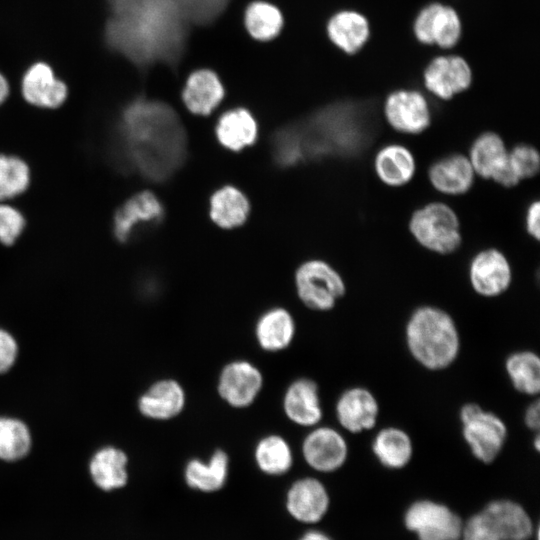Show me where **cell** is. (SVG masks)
<instances>
[{"label": "cell", "instance_id": "obj_1", "mask_svg": "<svg viewBox=\"0 0 540 540\" xmlns=\"http://www.w3.org/2000/svg\"><path fill=\"white\" fill-rule=\"evenodd\" d=\"M109 151L122 171L162 182L185 161L187 137L179 117L169 106L137 98L120 111L112 128Z\"/></svg>", "mask_w": 540, "mask_h": 540}, {"label": "cell", "instance_id": "obj_2", "mask_svg": "<svg viewBox=\"0 0 540 540\" xmlns=\"http://www.w3.org/2000/svg\"><path fill=\"white\" fill-rule=\"evenodd\" d=\"M107 47L137 65L171 55L181 38L179 0H106Z\"/></svg>", "mask_w": 540, "mask_h": 540}, {"label": "cell", "instance_id": "obj_3", "mask_svg": "<svg viewBox=\"0 0 540 540\" xmlns=\"http://www.w3.org/2000/svg\"><path fill=\"white\" fill-rule=\"evenodd\" d=\"M404 340L414 361L429 371L449 368L461 351L456 321L435 305H421L410 313L405 323Z\"/></svg>", "mask_w": 540, "mask_h": 540}, {"label": "cell", "instance_id": "obj_4", "mask_svg": "<svg viewBox=\"0 0 540 540\" xmlns=\"http://www.w3.org/2000/svg\"><path fill=\"white\" fill-rule=\"evenodd\" d=\"M408 227L420 246L436 254H451L462 242L459 218L452 207L443 202H430L416 209Z\"/></svg>", "mask_w": 540, "mask_h": 540}, {"label": "cell", "instance_id": "obj_5", "mask_svg": "<svg viewBox=\"0 0 540 540\" xmlns=\"http://www.w3.org/2000/svg\"><path fill=\"white\" fill-rule=\"evenodd\" d=\"M461 434L471 454L490 464L501 454L508 439V427L496 413L475 402H467L459 410Z\"/></svg>", "mask_w": 540, "mask_h": 540}, {"label": "cell", "instance_id": "obj_6", "mask_svg": "<svg viewBox=\"0 0 540 540\" xmlns=\"http://www.w3.org/2000/svg\"><path fill=\"white\" fill-rule=\"evenodd\" d=\"M298 297L308 308L329 311L345 295L346 285L340 273L322 260H310L296 271Z\"/></svg>", "mask_w": 540, "mask_h": 540}, {"label": "cell", "instance_id": "obj_7", "mask_svg": "<svg viewBox=\"0 0 540 540\" xmlns=\"http://www.w3.org/2000/svg\"><path fill=\"white\" fill-rule=\"evenodd\" d=\"M383 113L389 126L406 135H418L431 124V110L425 96L410 89H398L386 97Z\"/></svg>", "mask_w": 540, "mask_h": 540}, {"label": "cell", "instance_id": "obj_8", "mask_svg": "<svg viewBox=\"0 0 540 540\" xmlns=\"http://www.w3.org/2000/svg\"><path fill=\"white\" fill-rule=\"evenodd\" d=\"M405 524L417 533L419 540H458L463 528L461 519L449 508L429 500L412 504Z\"/></svg>", "mask_w": 540, "mask_h": 540}, {"label": "cell", "instance_id": "obj_9", "mask_svg": "<svg viewBox=\"0 0 540 540\" xmlns=\"http://www.w3.org/2000/svg\"><path fill=\"white\" fill-rule=\"evenodd\" d=\"M163 217L164 208L159 199L152 192L143 191L132 196L117 209L113 232L118 241L126 243L140 232L160 224Z\"/></svg>", "mask_w": 540, "mask_h": 540}, {"label": "cell", "instance_id": "obj_10", "mask_svg": "<svg viewBox=\"0 0 540 540\" xmlns=\"http://www.w3.org/2000/svg\"><path fill=\"white\" fill-rule=\"evenodd\" d=\"M468 277L473 291L485 298L504 294L513 279L507 257L496 248L481 250L471 259Z\"/></svg>", "mask_w": 540, "mask_h": 540}, {"label": "cell", "instance_id": "obj_11", "mask_svg": "<svg viewBox=\"0 0 540 540\" xmlns=\"http://www.w3.org/2000/svg\"><path fill=\"white\" fill-rule=\"evenodd\" d=\"M306 463L319 472H333L348 459L349 445L344 435L330 426H315L303 439Z\"/></svg>", "mask_w": 540, "mask_h": 540}, {"label": "cell", "instance_id": "obj_12", "mask_svg": "<svg viewBox=\"0 0 540 540\" xmlns=\"http://www.w3.org/2000/svg\"><path fill=\"white\" fill-rule=\"evenodd\" d=\"M413 31L423 44L451 48L460 39L461 21L452 7L433 2L420 9L414 20Z\"/></svg>", "mask_w": 540, "mask_h": 540}, {"label": "cell", "instance_id": "obj_13", "mask_svg": "<svg viewBox=\"0 0 540 540\" xmlns=\"http://www.w3.org/2000/svg\"><path fill=\"white\" fill-rule=\"evenodd\" d=\"M338 424L347 432L359 434L372 430L380 415V404L374 393L364 386L345 389L335 403Z\"/></svg>", "mask_w": 540, "mask_h": 540}, {"label": "cell", "instance_id": "obj_14", "mask_svg": "<svg viewBox=\"0 0 540 540\" xmlns=\"http://www.w3.org/2000/svg\"><path fill=\"white\" fill-rule=\"evenodd\" d=\"M426 89L442 100H449L467 90L472 82V71L460 56H438L423 73Z\"/></svg>", "mask_w": 540, "mask_h": 540}, {"label": "cell", "instance_id": "obj_15", "mask_svg": "<svg viewBox=\"0 0 540 540\" xmlns=\"http://www.w3.org/2000/svg\"><path fill=\"white\" fill-rule=\"evenodd\" d=\"M263 385L260 370L245 360L228 363L221 371L218 381L220 397L234 408L250 406Z\"/></svg>", "mask_w": 540, "mask_h": 540}, {"label": "cell", "instance_id": "obj_16", "mask_svg": "<svg viewBox=\"0 0 540 540\" xmlns=\"http://www.w3.org/2000/svg\"><path fill=\"white\" fill-rule=\"evenodd\" d=\"M21 91L29 104L48 109L61 106L68 95L66 84L55 76L52 67L45 62H36L26 70Z\"/></svg>", "mask_w": 540, "mask_h": 540}, {"label": "cell", "instance_id": "obj_17", "mask_svg": "<svg viewBox=\"0 0 540 540\" xmlns=\"http://www.w3.org/2000/svg\"><path fill=\"white\" fill-rule=\"evenodd\" d=\"M475 172L467 156L454 153L433 162L428 169L432 187L445 195L467 193L475 181Z\"/></svg>", "mask_w": 540, "mask_h": 540}, {"label": "cell", "instance_id": "obj_18", "mask_svg": "<svg viewBox=\"0 0 540 540\" xmlns=\"http://www.w3.org/2000/svg\"><path fill=\"white\" fill-rule=\"evenodd\" d=\"M283 408L293 423L303 427L317 426L323 417L317 383L309 378L293 381L284 394Z\"/></svg>", "mask_w": 540, "mask_h": 540}, {"label": "cell", "instance_id": "obj_19", "mask_svg": "<svg viewBox=\"0 0 540 540\" xmlns=\"http://www.w3.org/2000/svg\"><path fill=\"white\" fill-rule=\"evenodd\" d=\"M480 515L499 540H527L532 533L526 511L512 501H493Z\"/></svg>", "mask_w": 540, "mask_h": 540}, {"label": "cell", "instance_id": "obj_20", "mask_svg": "<svg viewBox=\"0 0 540 540\" xmlns=\"http://www.w3.org/2000/svg\"><path fill=\"white\" fill-rule=\"evenodd\" d=\"M329 496L325 486L317 479L306 477L295 481L287 493L286 506L297 520L314 523L327 511Z\"/></svg>", "mask_w": 540, "mask_h": 540}, {"label": "cell", "instance_id": "obj_21", "mask_svg": "<svg viewBox=\"0 0 540 540\" xmlns=\"http://www.w3.org/2000/svg\"><path fill=\"white\" fill-rule=\"evenodd\" d=\"M185 391L173 379L155 382L139 399L140 412L154 420H168L176 417L184 409Z\"/></svg>", "mask_w": 540, "mask_h": 540}, {"label": "cell", "instance_id": "obj_22", "mask_svg": "<svg viewBox=\"0 0 540 540\" xmlns=\"http://www.w3.org/2000/svg\"><path fill=\"white\" fill-rule=\"evenodd\" d=\"M374 170L383 184L402 187L413 179L416 161L406 146L391 143L381 147L375 154Z\"/></svg>", "mask_w": 540, "mask_h": 540}, {"label": "cell", "instance_id": "obj_23", "mask_svg": "<svg viewBox=\"0 0 540 540\" xmlns=\"http://www.w3.org/2000/svg\"><path fill=\"white\" fill-rule=\"evenodd\" d=\"M223 97L224 88L219 77L208 69L191 73L182 92L185 106L197 115L210 114Z\"/></svg>", "mask_w": 540, "mask_h": 540}, {"label": "cell", "instance_id": "obj_24", "mask_svg": "<svg viewBox=\"0 0 540 540\" xmlns=\"http://www.w3.org/2000/svg\"><path fill=\"white\" fill-rule=\"evenodd\" d=\"M371 450L378 462L388 469H402L412 460L414 444L411 436L397 426H386L376 432Z\"/></svg>", "mask_w": 540, "mask_h": 540}, {"label": "cell", "instance_id": "obj_25", "mask_svg": "<svg viewBox=\"0 0 540 540\" xmlns=\"http://www.w3.org/2000/svg\"><path fill=\"white\" fill-rule=\"evenodd\" d=\"M467 157L476 175L493 180L507 163L508 149L499 134L487 131L475 138Z\"/></svg>", "mask_w": 540, "mask_h": 540}, {"label": "cell", "instance_id": "obj_26", "mask_svg": "<svg viewBox=\"0 0 540 540\" xmlns=\"http://www.w3.org/2000/svg\"><path fill=\"white\" fill-rule=\"evenodd\" d=\"M330 40L347 54L357 53L367 42L370 29L367 19L350 10L334 14L327 23Z\"/></svg>", "mask_w": 540, "mask_h": 540}, {"label": "cell", "instance_id": "obj_27", "mask_svg": "<svg viewBox=\"0 0 540 540\" xmlns=\"http://www.w3.org/2000/svg\"><path fill=\"white\" fill-rule=\"evenodd\" d=\"M295 321L284 308H272L263 313L255 326L259 346L269 352L287 348L295 335Z\"/></svg>", "mask_w": 540, "mask_h": 540}, {"label": "cell", "instance_id": "obj_28", "mask_svg": "<svg viewBox=\"0 0 540 540\" xmlns=\"http://www.w3.org/2000/svg\"><path fill=\"white\" fill-rule=\"evenodd\" d=\"M229 471V457L221 449L213 452L208 461L194 458L184 470L187 485L203 492H214L225 484Z\"/></svg>", "mask_w": 540, "mask_h": 540}, {"label": "cell", "instance_id": "obj_29", "mask_svg": "<svg viewBox=\"0 0 540 540\" xmlns=\"http://www.w3.org/2000/svg\"><path fill=\"white\" fill-rule=\"evenodd\" d=\"M127 463L128 459L123 451L113 447L101 449L89 465L94 484L105 492L124 487L128 481Z\"/></svg>", "mask_w": 540, "mask_h": 540}, {"label": "cell", "instance_id": "obj_30", "mask_svg": "<svg viewBox=\"0 0 540 540\" xmlns=\"http://www.w3.org/2000/svg\"><path fill=\"white\" fill-rule=\"evenodd\" d=\"M504 369L515 391L528 397L539 394L540 358L536 352L523 349L510 353Z\"/></svg>", "mask_w": 540, "mask_h": 540}, {"label": "cell", "instance_id": "obj_31", "mask_svg": "<svg viewBox=\"0 0 540 540\" xmlns=\"http://www.w3.org/2000/svg\"><path fill=\"white\" fill-rule=\"evenodd\" d=\"M216 136L225 148L239 151L254 143L257 137V124L249 111L235 108L219 118Z\"/></svg>", "mask_w": 540, "mask_h": 540}, {"label": "cell", "instance_id": "obj_32", "mask_svg": "<svg viewBox=\"0 0 540 540\" xmlns=\"http://www.w3.org/2000/svg\"><path fill=\"white\" fill-rule=\"evenodd\" d=\"M249 209L245 195L233 186L217 190L210 200L211 219L222 228H233L243 224Z\"/></svg>", "mask_w": 540, "mask_h": 540}, {"label": "cell", "instance_id": "obj_33", "mask_svg": "<svg viewBox=\"0 0 540 540\" xmlns=\"http://www.w3.org/2000/svg\"><path fill=\"white\" fill-rule=\"evenodd\" d=\"M254 457L259 469L269 475H281L293 464V453L288 442L279 435H268L260 439Z\"/></svg>", "mask_w": 540, "mask_h": 540}, {"label": "cell", "instance_id": "obj_34", "mask_svg": "<svg viewBox=\"0 0 540 540\" xmlns=\"http://www.w3.org/2000/svg\"><path fill=\"white\" fill-rule=\"evenodd\" d=\"M245 27L249 34L262 41L274 39L283 27L280 10L265 1L252 2L245 11Z\"/></svg>", "mask_w": 540, "mask_h": 540}, {"label": "cell", "instance_id": "obj_35", "mask_svg": "<svg viewBox=\"0 0 540 540\" xmlns=\"http://www.w3.org/2000/svg\"><path fill=\"white\" fill-rule=\"evenodd\" d=\"M31 438L24 423L10 418H0V459L16 461L30 449Z\"/></svg>", "mask_w": 540, "mask_h": 540}, {"label": "cell", "instance_id": "obj_36", "mask_svg": "<svg viewBox=\"0 0 540 540\" xmlns=\"http://www.w3.org/2000/svg\"><path fill=\"white\" fill-rule=\"evenodd\" d=\"M29 181V167L22 159L0 154V201L23 193Z\"/></svg>", "mask_w": 540, "mask_h": 540}, {"label": "cell", "instance_id": "obj_37", "mask_svg": "<svg viewBox=\"0 0 540 540\" xmlns=\"http://www.w3.org/2000/svg\"><path fill=\"white\" fill-rule=\"evenodd\" d=\"M508 162L520 181L536 176L540 169L539 152L530 144H518L508 150Z\"/></svg>", "mask_w": 540, "mask_h": 540}, {"label": "cell", "instance_id": "obj_38", "mask_svg": "<svg viewBox=\"0 0 540 540\" xmlns=\"http://www.w3.org/2000/svg\"><path fill=\"white\" fill-rule=\"evenodd\" d=\"M25 219L16 208L0 203V242L12 245L22 233Z\"/></svg>", "mask_w": 540, "mask_h": 540}, {"label": "cell", "instance_id": "obj_39", "mask_svg": "<svg viewBox=\"0 0 540 540\" xmlns=\"http://www.w3.org/2000/svg\"><path fill=\"white\" fill-rule=\"evenodd\" d=\"M462 540H499L479 514L470 518L462 528Z\"/></svg>", "mask_w": 540, "mask_h": 540}, {"label": "cell", "instance_id": "obj_40", "mask_svg": "<svg viewBox=\"0 0 540 540\" xmlns=\"http://www.w3.org/2000/svg\"><path fill=\"white\" fill-rule=\"evenodd\" d=\"M17 355V344L14 338L0 329V373L7 371L14 363Z\"/></svg>", "mask_w": 540, "mask_h": 540}, {"label": "cell", "instance_id": "obj_41", "mask_svg": "<svg viewBox=\"0 0 540 540\" xmlns=\"http://www.w3.org/2000/svg\"><path fill=\"white\" fill-rule=\"evenodd\" d=\"M525 229L526 232L536 241L540 238V203L538 200L533 201L527 208L525 213Z\"/></svg>", "mask_w": 540, "mask_h": 540}, {"label": "cell", "instance_id": "obj_42", "mask_svg": "<svg viewBox=\"0 0 540 540\" xmlns=\"http://www.w3.org/2000/svg\"><path fill=\"white\" fill-rule=\"evenodd\" d=\"M525 426L532 432H539L540 426V403L538 399L532 401L525 409L523 415Z\"/></svg>", "mask_w": 540, "mask_h": 540}, {"label": "cell", "instance_id": "obj_43", "mask_svg": "<svg viewBox=\"0 0 540 540\" xmlns=\"http://www.w3.org/2000/svg\"><path fill=\"white\" fill-rule=\"evenodd\" d=\"M9 95V84L3 74L0 73V105Z\"/></svg>", "mask_w": 540, "mask_h": 540}, {"label": "cell", "instance_id": "obj_44", "mask_svg": "<svg viewBox=\"0 0 540 540\" xmlns=\"http://www.w3.org/2000/svg\"><path fill=\"white\" fill-rule=\"evenodd\" d=\"M300 540H331L327 535L318 532L310 531L306 533Z\"/></svg>", "mask_w": 540, "mask_h": 540}, {"label": "cell", "instance_id": "obj_45", "mask_svg": "<svg viewBox=\"0 0 540 540\" xmlns=\"http://www.w3.org/2000/svg\"><path fill=\"white\" fill-rule=\"evenodd\" d=\"M533 446L536 451H539L540 448V436L538 432L535 433V437L533 439Z\"/></svg>", "mask_w": 540, "mask_h": 540}]
</instances>
